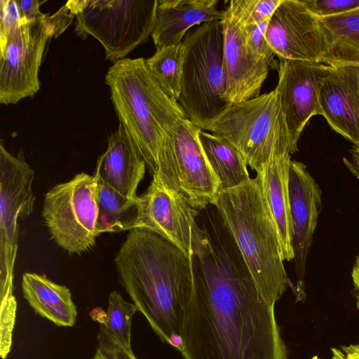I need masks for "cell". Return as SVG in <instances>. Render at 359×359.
<instances>
[{
    "label": "cell",
    "mask_w": 359,
    "mask_h": 359,
    "mask_svg": "<svg viewBox=\"0 0 359 359\" xmlns=\"http://www.w3.org/2000/svg\"><path fill=\"white\" fill-rule=\"evenodd\" d=\"M194 288L184 313L185 359H287L274 306L260 294L217 211L193 256Z\"/></svg>",
    "instance_id": "1"
},
{
    "label": "cell",
    "mask_w": 359,
    "mask_h": 359,
    "mask_svg": "<svg viewBox=\"0 0 359 359\" xmlns=\"http://www.w3.org/2000/svg\"><path fill=\"white\" fill-rule=\"evenodd\" d=\"M121 283L153 330L180 351L194 288L193 257L161 236L130 231L114 259Z\"/></svg>",
    "instance_id": "2"
},
{
    "label": "cell",
    "mask_w": 359,
    "mask_h": 359,
    "mask_svg": "<svg viewBox=\"0 0 359 359\" xmlns=\"http://www.w3.org/2000/svg\"><path fill=\"white\" fill-rule=\"evenodd\" d=\"M232 236L263 299L274 306L290 285L278 231L257 174L220 191L213 205Z\"/></svg>",
    "instance_id": "3"
},
{
    "label": "cell",
    "mask_w": 359,
    "mask_h": 359,
    "mask_svg": "<svg viewBox=\"0 0 359 359\" xmlns=\"http://www.w3.org/2000/svg\"><path fill=\"white\" fill-rule=\"evenodd\" d=\"M105 82L119 123L155 175L162 144L176 123L187 118L184 111L162 90L143 57L116 62L109 68Z\"/></svg>",
    "instance_id": "4"
},
{
    "label": "cell",
    "mask_w": 359,
    "mask_h": 359,
    "mask_svg": "<svg viewBox=\"0 0 359 359\" xmlns=\"http://www.w3.org/2000/svg\"><path fill=\"white\" fill-rule=\"evenodd\" d=\"M231 144L257 174L277 156L294 154L278 93L229 104L203 130Z\"/></svg>",
    "instance_id": "5"
},
{
    "label": "cell",
    "mask_w": 359,
    "mask_h": 359,
    "mask_svg": "<svg viewBox=\"0 0 359 359\" xmlns=\"http://www.w3.org/2000/svg\"><path fill=\"white\" fill-rule=\"evenodd\" d=\"M182 43L185 55L177 102L187 118L203 130L229 105L222 21L207 22L189 31Z\"/></svg>",
    "instance_id": "6"
},
{
    "label": "cell",
    "mask_w": 359,
    "mask_h": 359,
    "mask_svg": "<svg viewBox=\"0 0 359 359\" xmlns=\"http://www.w3.org/2000/svg\"><path fill=\"white\" fill-rule=\"evenodd\" d=\"M66 6L76 17L75 32L97 39L106 59L115 63L152 34L158 0H72Z\"/></svg>",
    "instance_id": "7"
},
{
    "label": "cell",
    "mask_w": 359,
    "mask_h": 359,
    "mask_svg": "<svg viewBox=\"0 0 359 359\" xmlns=\"http://www.w3.org/2000/svg\"><path fill=\"white\" fill-rule=\"evenodd\" d=\"M75 15L65 4L52 15L22 23L0 39V103L16 104L40 88L39 70L47 41L60 36Z\"/></svg>",
    "instance_id": "8"
},
{
    "label": "cell",
    "mask_w": 359,
    "mask_h": 359,
    "mask_svg": "<svg viewBox=\"0 0 359 359\" xmlns=\"http://www.w3.org/2000/svg\"><path fill=\"white\" fill-rule=\"evenodd\" d=\"M201 130L188 118L179 121L162 144L153 176L197 210L213 205L219 192V180L199 139Z\"/></svg>",
    "instance_id": "9"
},
{
    "label": "cell",
    "mask_w": 359,
    "mask_h": 359,
    "mask_svg": "<svg viewBox=\"0 0 359 359\" xmlns=\"http://www.w3.org/2000/svg\"><path fill=\"white\" fill-rule=\"evenodd\" d=\"M97 180L81 172L60 183L44 196L42 217L51 239L69 254L92 249L99 236L96 224Z\"/></svg>",
    "instance_id": "10"
},
{
    "label": "cell",
    "mask_w": 359,
    "mask_h": 359,
    "mask_svg": "<svg viewBox=\"0 0 359 359\" xmlns=\"http://www.w3.org/2000/svg\"><path fill=\"white\" fill-rule=\"evenodd\" d=\"M34 170L0 144V294L13 293L19 225L33 211Z\"/></svg>",
    "instance_id": "11"
},
{
    "label": "cell",
    "mask_w": 359,
    "mask_h": 359,
    "mask_svg": "<svg viewBox=\"0 0 359 359\" xmlns=\"http://www.w3.org/2000/svg\"><path fill=\"white\" fill-rule=\"evenodd\" d=\"M137 217L135 229L153 232L193 257L203 228L196 222L198 210L181 194L156 178L137 198Z\"/></svg>",
    "instance_id": "12"
},
{
    "label": "cell",
    "mask_w": 359,
    "mask_h": 359,
    "mask_svg": "<svg viewBox=\"0 0 359 359\" xmlns=\"http://www.w3.org/2000/svg\"><path fill=\"white\" fill-rule=\"evenodd\" d=\"M222 24L226 78L225 100L230 104L257 97L260 95L270 67L247 43L245 18L241 0L229 2Z\"/></svg>",
    "instance_id": "13"
},
{
    "label": "cell",
    "mask_w": 359,
    "mask_h": 359,
    "mask_svg": "<svg viewBox=\"0 0 359 359\" xmlns=\"http://www.w3.org/2000/svg\"><path fill=\"white\" fill-rule=\"evenodd\" d=\"M330 68L323 62L279 59L275 90L280 97L294 153L298 150L299 139L309 121L321 115L320 91Z\"/></svg>",
    "instance_id": "14"
},
{
    "label": "cell",
    "mask_w": 359,
    "mask_h": 359,
    "mask_svg": "<svg viewBox=\"0 0 359 359\" xmlns=\"http://www.w3.org/2000/svg\"><path fill=\"white\" fill-rule=\"evenodd\" d=\"M266 37L278 59L321 62L325 50L319 18L302 0H283L269 20Z\"/></svg>",
    "instance_id": "15"
},
{
    "label": "cell",
    "mask_w": 359,
    "mask_h": 359,
    "mask_svg": "<svg viewBox=\"0 0 359 359\" xmlns=\"http://www.w3.org/2000/svg\"><path fill=\"white\" fill-rule=\"evenodd\" d=\"M289 191L297 276L293 289L300 300L305 297L306 262L321 210V191L306 165L297 161H291Z\"/></svg>",
    "instance_id": "16"
},
{
    "label": "cell",
    "mask_w": 359,
    "mask_h": 359,
    "mask_svg": "<svg viewBox=\"0 0 359 359\" xmlns=\"http://www.w3.org/2000/svg\"><path fill=\"white\" fill-rule=\"evenodd\" d=\"M319 101L330 127L359 147V65L331 67Z\"/></svg>",
    "instance_id": "17"
},
{
    "label": "cell",
    "mask_w": 359,
    "mask_h": 359,
    "mask_svg": "<svg viewBox=\"0 0 359 359\" xmlns=\"http://www.w3.org/2000/svg\"><path fill=\"white\" fill-rule=\"evenodd\" d=\"M146 167L145 161L119 123L108 137L107 149L98 157L93 175L122 196L135 200Z\"/></svg>",
    "instance_id": "18"
},
{
    "label": "cell",
    "mask_w": 359,
    "mask_h": 359,
    "mask_svg": "<svg viewBox=\"0 0 359 359\" xmlns=\"http://www.w3.org/2000/svg\"><path fill=\"white\" fill-rule=\"evenodd\" d=\"M218 4V0H158L151 34L156 50L181 43L195 25L222 21L225 10H220Z\"/></svg>",
    "instance_id": "19"
},
{
    "label": "cell",
    "mask_w": 359,
    "mask_h": 359,
    "mask_svg": "<svg viewBox=\"0 0 359 359\" xmlns=\"http://www.w3.org/2000/svg\"><path fill=\"white\" fill-rule=\"evenodd\" d=\"M291 155L272 158L258 173L264 198L273 219L283 261L294 259L292 223L289 191Z\"/></svg>",
    "instance_id": "20"
},
{
    "label": "cell",
    "mask_w": 359,
    "mask_h": 359,
    "mask_svg": "<svg viewBox=\"0 0 359 359\" xmlns=\"http://www.w3.org/2000/svg\"><path fill=\"white\" fill-rule=\"evenodd\" d=\"M22 289L25 299L37 314L57 326L74 325L77 309L67 287L45 275L27 272L22 276Z\"/></svg>",
    "instance_id": "21"
},
{
    "label": "cell",
    "mask_w": 359,
    "mask_h": 359,
    "mask_svg": "<svg viewBox=\"0 0 359 359\" xmlns=\"http://www.w3.org/2000/svg\"><path fill=\"white\" fill-rule=\"evenodd\" d=\"M319 20L325 41L321 62L331 67L359 65V7Z\"/></svg>",
    "instance_id": "22"
},
{
    "label": "cell",
    "mask_w": 359,
    "mask_h": 359,
    "mask_svg": "<svg viewBox=\"0 0 359 359\" xmlns=\"http://www.w3.org/2000/svg\"><path fill=\"white\" fill-rule=\"evenodd\" d=\"M199 139L207 159L219 182V191L237 187L251 177L242 154L226 140L201 130Z\"/></svg>",
    "instance_id": "23"
},
{
    "label": "cell",
    "mask_w": 359,
    "mask_h": 359,
    "mask_svg": "<svg viewBox=\"0 0 359 359\" xmlns=\"http://www.w3.org/2000/svg\"><path fill=\"white\" fill-rule=\"evenodd\" d=\"M96 201L98 236L102 233H117L135 229L137 217V199L128 198L97 180Z\"/></svg>",
    "instance_id": "24"
},
{
    "label": "cell",
    "mask_w": 359,
    "mask_h": 359,
    "mask_svg": "<svg viewBox=\"0 0 359 359\" xmlns=\"http://www.w3.org/2000/svg\"><path fill=\"white\" fill-rule=\"evenodd\" d=\"M137 308L133 303L126 301L118 291H111L108 298V306L101 321L97 340L111 342L125 351L132 352L131 324Z\"/></svg>",
    "instance_id": "25"
},
{
    "label": "cell",
    "mask_w": 359,
    "mask_h": 359,
    "mask_svg": "<svg viewBox=\"0 0 359 359\" xmlns=\"http://www.w3.org/2000/svg\"><path fill=\"white\" fill-rule=\"evenodd\" d=\"M185 48L178 45L157 49L155 54L145 59L147 69L165 93L177 101L181 91Z\"/></svg>",
    "instance_id": "26"
},
{
    "label": "cell",
    "mask_w": 359,
    "mask_h": 359,
    "mask_svg": "<svg viewBox=\"0 0 359 359\" xmlns=\"http://www.w3.org/2000/svg\"><path fill=\"white\" fill-rule=\"evenodd\" d=\"M270 19L255 25H246L247 43L259 58L267 62L270 69H278L279 62L275 60L276 55L269 46L266 37Z\"/></svg>",
    "instance_id": "27"
},
{
    "label": "cell",
    "mask_w": 359,
    "mask_h": 359,
    "mask_svg": "<svg viewBox=\"0 0 359 359\" xmlns=\"http://www.w3.org/2000/svg\"><path fill=\"white\" fill-rule=\"evenodd\" d=\"M283 0H241L246 25L270 19Z\"/></svg>",
    "instance_id": "28"
},
{
    "label": "cell",
    "mask_w": 359,
    "mask_h": 359,
    "mask_svg": "<svg viewBox=\"0 0 359 359\" xmlns=\"http://www.w3.org/2000/svg\"><path fill=\"white\" fill-rule=\"evenodd\" d=\"M308 10L321 18L341 14L359 7V0H302Z\"/></svg>",
    "instance_id": "29"
},
{
    "label": "cell",
    "mask_w": 359,
    "mask_h": 359,
    "mask_svg": "<svg viewBox=\"0 0 359 359\" xmlns=\"http://www.w3.org/2000/svg\"><path fill=\"white\" fill-rule=\"evenodd\" d=\"M20 7L18 1H0V39L15 30L21 25Z\"/></svg>",
    "instance_id": "30"
},
{
    "label": "cell",
    "mask_w": 359,
    "mask_h": 359,
    "mask_svg": "<svg viewBox=\"0 0 359 359\" xmlns=\"http://www.w3.org/2000/svg\"><path fill=\"white\" fill-rule=\"evenodd\" d=\"M21 12V24L43 18L46 13L40 11V6L44 1L37 0H17Z\"/></svg>",
    "instance_id": "31"
},
{
    "label": "cell",
    "mask_w": 359,
    "mask_h": 359,
    "mask_svg": "<svg viewBox=\"0 0 359 359\" xmlns=\"http://www.w3.org/2000/svg\"><path fill=\"white\" fill-rule=\"evenodd\" d=\"M98 347L111 359H137L133 351H125L113 343L103 342L100 344Z\"/></svg>",
    "instance_id": "32"
},
{
    "label": "cell",
    "mask_w": 359,
    "mask_h": 359,
    "mask_svg": "<svg viewBox=\"0 0 359 359\" xmlns=\"http://www.w3.org/2000/svg\"><path fill=\"white\" fill-rule=\"evenodd\" d=\"M330 359H359V344L331 349Z\"/></svg>",
    "instance_id": "33"
},
{
    "label": "cell",
    "mask_w": 359,
    "mask_h": 359,
    "mask_svg": "<svg viewBox=\"0 0 359 359\" xmlns=\"http://www.w3.org/2000/svg\"><path fill=\"white\" fill-rule=\"evenodd\" d=\"M348 168L359 178V147H354L350 160H345Z\"/></svg>",
    "instance_id": "34"
},
{
    "label": "cell",
    "mask_w": 359,
    "mask_h": 359,
    "mask_svg": "<svg viewBox=\"0 0 359 359\" xmlns=\"http://www.w3.org/2000/svg\"><path fill=\"white\" fill-rule=\"evenodd\" d=\"M352 280L354 287L356 307L359 311V262H355L352 270Z\"/></svg>",
    "instance_id": "35"
},
{
    "label": "cell",
    "mask_w": 359,
    "mask_h": 359,
    "mask_svg": "<svg viewBox=\"0 0 359 359\" xmlns=\"http://www.w3.org/2000/svg\"><path fill=\"white\" fill-rule=\"evenodd\" d=\"M92 359H111L100 348H97Z\"/></svg>",
    "instance_id": "36"
},
{
    "label": "cell",
    "mask_w": 359,
    "mask_h": 359,
    "mask_svg": "<svg viewBox=\"0 0 359 359\" xmlns=\"http://www.w3.org/2000/svg\"><path fill=\"white\" fill-rule=\"evenodd\" d=\"M355 262H359V255H358V256L357 257Z\"/></svg>",
    "instance_id": "37"
}]
</instances>
